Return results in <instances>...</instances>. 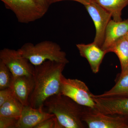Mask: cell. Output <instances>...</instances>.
<instances>
[{"mask_svg":"<svg viewBox=\"0 0 128 128\" xmlns=\"http://www.w3.org/2000/svg\"><path fill=\"white\" fill-rule=\"evenodd\" d=\"M108 12L116 22L122 21V10L128 5V0H93Z\"/></svg>","mask_w":128,"mask_h":128,"instance_id":"15","label":"cell"},{"mask_svg":"<svg viewBox=\"0 0 128 128\" xmlns=\"http://www.w3.org/2000/svg\"><path fill=\"white\" fill-rule=\"evenodd\" d=\"M13 12L18 22L28 24L40 19L47 12L37 0H1Z\"/></svg>","mask_w":128,"mask_h":128,"instance_id":"4","label":"cell"},{"mask_svg":"<svg viewBox=\"0 0 128 128\" xmlns=\"http://www.w3.org/2000/svg\"><path fill=\"white\" fill-rule=\"evenodd\" d=\"M54 116L44 112L43 108H34L30 105L24 106L16 128H34L41 122Z\"/></svg>","mask_w":128,"mask_h":128,"instance_id":"11","label":"cell"},{"mask_svg":"<svg viewBox=\"0 0 128 128\" xmlns=\"http://www.w3.org/2000/svg\"><path fill=\"white\" fill-rule=\"evenodd\" d=\"M84 6L94 22L96 28V36L93 42L102 48L106 28L108 22L112 20V16L93 0Z\"/></svg>","mask_w":128,"mask_h":128,"instance_id":"8","label":"cell"},{"mask_svg":"<svg viewBox=\"0 0 128 128\" xmlns=\"http://www.w3.org/2000/svg\"><path fill=\"white\" fill-rule=\"evenodd\" d=\"M37 0L39 3L41 5L46 11L48 12L50 6L48 4V0Z\"/></svg>","mask_w":128,"mask_h":128,"instance_id":"23","label":"cell"},{"mask_svg":"<svg viewBox=\"0 0 128 128\" xmlns=\"http://www.w3.org/2000/svg\"><path fill=\"white\" fill-rule=\"evenodd\" d=\"M94 96L97 97L128 96V69L121 72L116 84L110 90L101 95Z\"/></svg>","mask_w":128,"mask_h":128,"instance_id":"16","label":"cell"},{"mask_svg":"<svg viewBox=\"0 0 128 128\" xmlns=\"http://www.w3.org/2000/svg\"><path fill=\"white\" fill-rule=\"evenodd\" d=\"M124 36L125 37V38H126L127 41H128V32H127V33L124 35Z\"/></svg>","mask_w":128,"mask_h":128,"instance_id":"24","label":"cell"},{"mask_svg":"<svg viewBox=\"0 0 128 128\" xmlns=\"http://www.w3.org/2000/svg\"><path fill=\"white\" fill-rule=\"evenodd\" d=\"M18 120L11 117L0 116V128H16Z\"/></svg>","mask_w":128,"mask_h":128,"instance_id":"20","label":"cell"},{"mask_svg":"<svg viewBox=\"0 0 128 128\" xmlns=\"http://www.w3.org/2000/svg\"><path fill=\"white\" fill-rule=\"evenodd\" d=\"M64 0H72L80 2L83 5H84L87 3H89L91 0H48V3L50 6V5L59 2Z\"/></svg>","mask_w":128,"mask_h":128,"instance_id":"22","label":"cell"},{"mask_svg":"<svg viewBox=\"0 0 128 128\" xmlns=\"http://www.w3.org/2000/svg\"><path fill=\"white\" fill-rule=\"evenodd\" d=\"M60 94L67 96L78 104L95 108L96 103L84 82L77 79H67L62 75Z\"/></svg>","mask_w":128,"mask_h":128,"instance_id":"5","label":"cell"},{"mask_svg":"<svg viewBox=\"0 0 128 128\" xmlns=\"http://www.w3.org/2000/svg\"><path fill=\"white\" fill-rule=\"evenodd\" d=\"M66 64L48 60L34 66V87L29 98V105L34 108H43L45 101L60 93L62 72Z\"/></svg>","mask_w":128,"mask_h":128,"instance_id":"1","label":"cell"},{"mask_svg":"<svg viewBox=\"0 0 128 128\" xmlns=\"http://www.w3.org/2000/svg\"><path fill=\"white\" fill-rule=\"evenodd\" d=\"M18 50L34 66L48 60L66 64L69 63L66 53L58 44L53 41L45 40L35 44L26 43Z\"/></svg>","mask_w":128,"mask_h":128,"instance_id":"3","label":"cell"},{"mask_svg":"<svg viewBox=\"0 0 128 128\" xmlns=\"http://www.w3.org/2000/svg\"><path fill=\"white\" fill-rule=\"evenodd\" d=\"M95 108L104 114L128 118V96L97 97L92 95Z\"/></svg>","mask_w":128,"mask_h":128,"instance_id":"9","label":"cell"},{"mask_svg":"<svg viewBox=\"0 0 128 128\" xmlns=\"http://www.w3.org/2000/svg\"><path fill=\"white\" fill-rule=\"evenodd\" d=\"M128 32V18L118 22L113 20H110L106 28L104 41L102 48L107 52L108 49L114 42L120 38L124 36Z\"/></svg>","mask_w":128,"mask_h":128,"instance_id":"13","label":"cell"},{"mask_svg":"<svg viewBox=\"0 0 128 128\" xmlns=\"http://www.w3.org/2000/svg\"><path fill=\"white\" fill-rule=\"evenodd\" d=\"M0 60L9 68L13 77L33 75L34 66L18 50L2 49L0 51Z\"/></svg>","mask_w":128,"mask_h":128,"instance_id":"7","label":"cell"},{"mask_svg":"<svg viewBox=\"0 0 128 128\" xmlns=\"http://www.w3.org/2000/svg\"><path fill=\"white\" fill-rule=\"evenodd\" d=\"M76 46L82 57L86 58L89 62L92 72L98 73L100 65L107 52L94 42L84 44H78Z\"/></svg>","mask_w":128,"mask_h":128,"instance_id":"12","label":"cell"},{"mask_svg":"<svg viewBox=\"0 0 128 128\" xmlns=\"http://www.w3.org/2000/svg\"><path fill=\"white\" fill-rule=\"evenodd\" d=\"M24 106L13 95L0 106V116L11 117L18 119Z\"/></svg>","mask_w":128,"mask_h":128,"instance_id":"17","label":"cell"},{"mask_svg":"<svg viewBox=\"0 0 128 128\" xmlns=\"http://www.w3.org/2000/svg\"><path fill=\"white\" fill-rule=\"evenodd\" d=\"M34 128H63L55 116L41 122Z\"/></svg>","mask_w":128,"mask_h":128,"instance_id":"19","label":"cell"},{"mask_svg":"<svg viewBox=\"0 0 128 128\" xmlns=\"http://www.w3.org/2000/svg\"><path fill=\"white\" fill-rule=\"evenodd\" d=\"M12 78L9 68L0 60V90L10 88Z\"/></svg>","mask_w":128,"mask_h":128,"instance_id":"18","label":"cell"},{"mask_svg":"<svg viewBox=\"0 0 128 128\" xmlns=\"http://www.w3.org/2000/svg\"><path fill=\"white\" fill-rule=\"evenodd\" d=\"M10 88L0 90V106L13 96Z\"/></svg>","mask_w":128,"mask_h":128,"instance_id":"21","label":"cell"},{"mask_svg":"<svg viewBox=\"0 0 128 128\" xmlns=\"http://www.w3.org/2000/svg\"><path fill=\"white\" fill-rule=\"evenodd\" d=\"M82 120L89 128H128V118L104 114L88 107L84 108Z\"/></svg>","mask_w":128,"mask_h":128,"instance_id":"6","label":"cell"},{"mask_svg":"<svg viewBox=\"0 0 128 128\" xmlns=\"http://www.w3.org/2000/svg\"><path fill=\"white\" fill-rule=\"evenodd\" d=\"M107 53H115L120 61L121 72L128 69V41L124 36L117 40L107 50Z\"/></svg>","mask_w":128,"mask_h":128,"instance_id":"14","label":"cell"},{"mask_svg":"<svg viewBox=\"0 0 128 128\" xmlns=\"http://www.w3.org/2000/svg\"><path fill=\"white\" fill-rule=\"evenodd\" d=\"M48 112L55 115L62 128H84L82 117L84 106L60 94L51 96L44 104Z\"/></svg>","mask_w":128,"mask_h":128,"instance_id":"2","label":"cell"},{"mask_svg":"<svg viewBox=\"0 0 128 128\" xmlns=\"http://www.w3.org/2000/svg\"><path fill=\"white\" fill-rule=\"evenodd\" d=\"M34 87L33 76L13 77L10 88L16 98L24 106L29 105V98Z\"/></svg>","mask_w":128,"mask_h":128,"instance_id":"10","label":"cell"}]
</instances>
